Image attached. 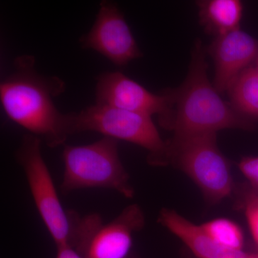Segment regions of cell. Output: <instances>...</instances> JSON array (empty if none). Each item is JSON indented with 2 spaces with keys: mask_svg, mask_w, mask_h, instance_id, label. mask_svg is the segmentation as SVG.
Here are the masks:
<instances>
[{
  "mask_svg": "<svg viewBox=\"0 0 258 258\" xmlns=\"http://www.w3.org/2000/svg\"><path fill=\"white\" fill-rule=\"evenodd\" d=\"M13 66V73L0 86L5 113L47 147L63 145L70 136L68 113H60L52 98L64 92V83L59 78L37 72L32 55L18 56Z\"/></svg>",
  "mask_w": 258,
  "mask_h": 258,
  "instance_id": "obj_1",
  "label": "cell"
},
{
  "mask_svg": "<svg viewBox=\"0 0 258 258\" xmlns=\"http://www.w3.org/2000/svg\"><path fill=\"white\" fill-rule=\"evenodd\" d=\"M206 49L197 40L191 52L187 76L182 84L169 89L172 96L171 113L159 120L174 136L217 134L228 128L252 129V120L238 113L209 81Z\"/></svg>",
  "mask_w": 258,
  "mask_h": 258,
  "instance_id": "obj_2",
  "label": "cell"
},
{
  "mask_svg": "<svg viewBox=\"0 0 258 258\" xmlns=\"http://www.w3.org/2000/svg\"><path fill=\"white\" fill-rule=\"evenodd\" d=\"M62 161L64 173L60 188L64 195L101 188L114 190L125 198H133L134 189L120 160L116 139L103 137L87 145L64 146Z\"/></svg>",
  "mask_w": 258,
  "mask_h": 258,
  "instance_id": "obj_3",
  "label": "cell"
},
{
  "mask_svg": "<svg viewBox=\"0 0 258 258\" xmlns=\"http://www.w3.org/2000/svg\"><path fill=\"white\" fill-rule=\"evenodd\" d=\"M70 136L96 132L137 144L149 152L148 161L153 166L168 163V144L161 139L152 116L95 103L80 112L68 113Z\"/></svg>",
  "mask_w": 258,
  "mask_h": 258,
  "instance_id": "obj_4",
  "label": "cell"
},
{
  "mask_svg": "<svg viewBox=\"0 0 258 258\" xmlns=\"http://www.w3.org/2000/svg\"><path fill=\"white\" fill-rule=\"evenodd\" d=\"M70 246L83 258H128L133 235L145 225V217L137 204L128 205L111 222L104 223L99 214L81 215L68 210Z\"/></svg>",
  "mask_w": 258,
  "mask_h": 258,
  "instance_id": "obj_5",
  "label": "cell"
},
{
  "mask_svg": "<svg viewBox=\"0 0 258 258\" xmlns=\"http://www.w3.org/2000/svg\"><path fill=\"white\" fill-rule=\"evenodd\" d=\"M168 144V163L184 171L212 203L230 196L233 188L230 162L217 144V134L174 136Z\"/></svg>",
  "mask_w": 258,
  "mask_h": 258,
  "instance_id": "obj_6",
  "label": "cell"
},
{
  "mask_svg": "<svg viewBox=\"0 0 258 258\" xmlns=\"http://www.w3.org/2000/svg\"><path fill=\"white\" fill-rule=\"evenodd\" d=\"M41 144L39 137L25 134L15 152V158L23 168L37 212L56 247H66L70 246L71 234L69 213L62 208L50 170L42 157Z\"/></svg>",
  "mask_w": 258,
  "mask_h": 258,
  "instance_id": "obj_7",
  "label": "cell"
},
{
  "mask_svg": "<svg viewBox=\"0 0 258 258\" xmlns=\"http://www.w3.org/2000/svg\"><path fill=\"white\" fill-rule=\"evenodd\" d=\"M83 48L99 52L115 66L123 67L142 57L124 16L112 1H102L92 28L80 39Z\"/></svg>",
  "mask_w": 258,
  "mask_h": 258,
  "instance_id": "obj_8",
  "label": "cell"
},
{
  "mask_svg": "<svg viewBox=\"0 0 258 258\" xmlns=\"http://www.w3.org/2000/svg\"><path fill=\"white\" fill-rule=\"evenodd\" d=\"M96 103L152 116L159 120L169 115L172 108V96L169 89L154 94L124 74L106 72L97 79Z\"/></svg>",
  "mask_w": 258,
  "mask_h": 258,
  "instance_id": "obj_9",
  "label": "cell"
},
{
  "mask_svg": "<svg viewBox=\"0 0 258 258\" xmlns=\"http://www.w3.org/2000/svg\"><path fill=\"white\" fill-rule=\"evenodd\" d=\"M207 52L215 63L213 85L221 93L244 71L254 66L258 59V40L237 29L215 37Z\"/></svg>",
  "mask_w": 258,
  "mask_h": 258,
  "instance_id": "obj_10",
  "label": "cell"
},
{
  "mask_svg": "<svg viewBox=\"0 0 258 258\" xmlns=\"http://www.w3.org/2000/svg\"><path fill=\"white\" fill-rule=\"evenodd\" d=\"M159 222L199 258H252L254 256L242 250L226 248L214 240L202 226L195 225L174 210H161Z\"/></svg>",
  "mask_w": 258,
  "mask_h": 258,
  "instance_id": "obj_11",
  "label": "cell"
},
{
  "mask_svg": "<svg viewBox=\"0 0 258 258\" xmlns=\"http://www.w3.org/2000/svg\"><path fill=\"white\" fill-rule=\"evenodd\" d=\"M200 22L204 30L215 37L240 29L243 5L239 0L197 2Z\"/></svg>",
  "mask_w": 258,
  "mask_h": 258,
  "instance_id": "obj_12",
  "label": "cell"
},
{
  "mask_svg": "<svg viewBox=\"0 0 258 258\" xmlns=\"http://www.w3.org/2000/svg\"><path fill=\"white\" fill-rule=\"evenodd\" d=\"M227 92L236 111L249 120H258V73L253 66L239 75Z\"/></svg>",
  "mask_w": 258,
  "mask_h": 258,
  "instance_id": "obj_13",
  "label": "cell"
},
{
  "mask_svg": "<svg viewBox=\"0 0 258 258\" xmlns=\"http://www.w3.org/2000/svg\"><path fill=\"white\" fill-rule=\"evenodd\" d=\"M204 230L217 243L226 248L242 250L244 236L235 222L226 218H217L201 225Z\"/></svg>",
  "mask_w": 258,
  "mask_h": 258,
  "instance_id": "obj_14",
  "label": "cell"
},
{
  "mask_svg": "<svg viewBox=\"0 0 258 258\" xmlns=\"http://www.w3.org/2000/svg\"><path fill=\"white\" fill-rule=\"evenodd\" d=\"M244 213L251 235L258 246V193L252 191L245 197Z\"/></svg>",
  "mask_w": 258,
  "mask_h": 258,
  "instance_id": "obj_15",
  "label": "cell"
},
{
  "mask_svg": "<svg viewBox=\"0 0 258 258\" xmlns=\"http://www.w3.org/2000/svg\"><path fill=\"white\" fill-rule=\"evenodd\" d=\"M241 172L258 193V157H244L238 164Z\"/></svg>",
  "mask_w": 258,
  "mask_h": 258,
  "instance_id": "obj_16",
  "label": "cell"
},
{
  "mask_svg": "<svg viewBox=\"0 0 258 258\" xmlns=\"http://www.w3.org/2000/svg\"><path fill=\"white\" fill-rule=\"evenodd\" d=\"M56 258H83L74 248L66 246V247L57 248V256Z\"/></svg>",
  "mask_w": 258,
  "mask_h": 258,
  "instance_id": "obj_17",
  "label": "cell"
},
{
  "mask_svg": "<svg viewBox=\"0 0 258 258\" xmlns=\"http://www.w3.org/2000/svg\"><path fill=\"white\" fill-rule=\"evenodd\" d=\"M254 68L255 69L256 71H257V72L258 73V59L256 61L255 63L254 64Z\"/></svg>",
  "mask_w": 258,
  "mask_h": 258,
  "instance_id": "obj_18",
  "label": "cell"
},
{
  "mask_svg": "<svg viewBox=\"0 0 258 258\" xmlns=\"http://www.w3.org/2000/svg\"><path fill=\"white\" fill-rule=\"evenodd\" d=\"M128 258H139L138 256L136 255L135 254L132 253L129 255V257Z\"/></svg>",
  "mask_w": 258,
  "mask_h": 258,
  "instance_id": "obj_19",
  "label": "cell"
},
{
  "mask_svg": "<svg viewBox=\"0 0 258 258\" xmlns=\"http://www.w3.org/2000/svg\"><path fill=\"white\" fill-rule=\"evenodd\" d=\"M252 258H258L257 254H254V256L252 257Z\"/></svg>",
  "mask_w": 258,
  "mask_h": 258,
  "instance_id": "obj_20",
  "label": "cell"
}]
</instances>
